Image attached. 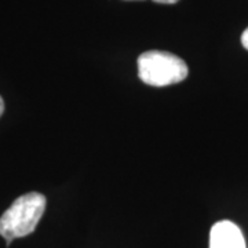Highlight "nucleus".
I'll use <instances>...</instances> for the list:
<instances>
[{"label":"nucleus","instance_id":"obj_2","mask_svg":"<svg viewBox=\"0 0 248 248\" xmlns=\"http://www.w3.org/2000/svg\"><path fill=\"white\" fill-rule=\"evenodd\" d=\"M138 76L153 87H166L181 83L189 75L186 62L175 54L169 51L152 50L138 57Z\"/></svg>","mask_w":248,"mask_h":248},{"label":"nucleus","instance_id":"obj_6","mask_svg":"<svg viewBox=\"0 0 248 248\" xmlns=\"http://www.w3.org/2000/svg\"><path fill=\"white\" fill-rule=\"evenodd\" d=\"M3 112H4V102H3V98L0 97V116L3 115Z\"/></svg>","mask_w":248,"mask_h":248},{"label":"nucleus","instance_id":"obj_3","mask_svg":"<svg viewBox=\"0 0 248 248\" xmlns=\"http://www.w3.org/2000/svg\"><path fill=\"white\" fill-rule=\"evenodd\" d=\"M210 248H247L240 228L231 221L217 222L210 231Z\"/></svg>","mask_w":248,"mask_h":248},{"label":"nucleus","instance_id":"obj_1","mask_svg":"<svg viewBox=\"0 0 248 248\" xmlns=\"http://www.w3.org/2000/svg\"><path fill=\"white\" fill-rule=\"evenodd\" d=\"M46 203L45 196L37 192L19 196L0 217V236L11 241L31 234L45 214Z\"/></svg>","mask_w":248,"mask_h":248},{"label":"nucleus","instance_id":"obj_5","mask_svg":"<svg viewBox=\"0 0 248 248\" xmlns=\"http://www.w3.org/2000/svg\"><path fill=\"white\" fill-rule=\"evenodd\" d=\"M156 3H161V4H174V3H178L179 0H153Z\"/></svg>","mask_w":248,"mask_h":248},{"label":"nucleus","instance_id":"obj_4","mask_svg":"<svg viewBox=\"0 0 248 248\" xmlns=\"http://www.w3.org/2000/svg\"><path fill=\"white\" fill-rule=\"evenodd\" d=\"M241 45H243V47L246 50H248V28L243 32V35H241Z\"/></svg>","mask_w":248,"mask_h":248}]
</instances>
